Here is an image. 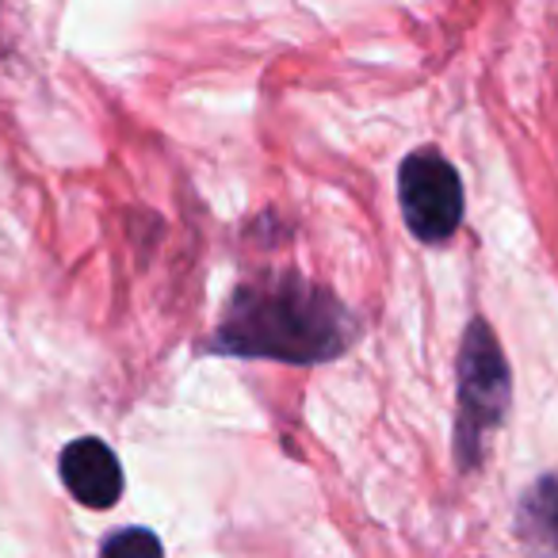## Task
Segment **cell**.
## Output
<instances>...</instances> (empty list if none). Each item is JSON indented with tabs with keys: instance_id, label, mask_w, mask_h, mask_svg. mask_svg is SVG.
I'll return each instance as SVG.
<instances>
[{
	"instance_id": "cell-1",
	"label": "cell",
	"mask_w": 558,
	"mask_h": 558,
	"mask_svg": "<svg viewBox=\"0 0 558 558\" xmlns=\"http://www.w3.org/2000/svg\"><path fill=\"white\" fill-rule=\"evenodd\" d=\"M356 337L360 318L329 288L299 271H264L238 283L207 352L314 367L341 360Z\"/></svg>"
},
{
	"instance_id": "cell-4",
	"label": "cell",
	"mask_w": 558,
	"mask_h": 558,
	"mask_svg": "<svg viewBox=\"0 0 558 558\" xmlns=\"http://www.w3.org/2000/svg\"><path fill=\"white\" fill-rule=\"evenodd\" d=\"M58 474L73 501H81L85 509H111L123 497V466H119L116 451L96 436L65 444L58 456Z\"/></svg>"
},
{
	"instance_id": "cell-6",
	"label": "cell",
	"mask_w": 558,
	"mask_h": 558,
	"mask_svg": "<svg viewBox=\"0 0 558 558\" xmlns=\"http://www.w3.org/2000/svg\"><path fill=\"white\" fill-rule=\"evenodd\" d=\"M100 558H165V547L149 527H119L104 539Z\"/></svg>"
},
{
	"instance_id": "cell-5",
	"label": "cell",
	"mask_w": 558,
	"mask_h": 558,
	"mask_svg": "<svg viewBox=\"0 0 558 558\" xmlns=\"http://www.w3.org/2000/svg\"><path fill=\"white\" fill-rule=\"evenodd\" d=\"M520 532L558 558V478H539L520 501Z\"/></svg>"
},
{
	"instance_id": "cell-3",
	"label": "cell",
	"mask_w": 558,
	"mask_h": 558,
	"mask_svg": "<svg viewBox=\"0 0 558 558\" xmlns=\"http://www.w3.org/2000/svg\"><path fill=\"white\" fill-rule=\"evenodd\" d=\"M398 207L410 233L425 245H440L463 226L466 195L456 165L436 146H421L398 169Z\"/></svg>"
},
{
	"instance_id": "cell-2",
	"label": "cell",
	"mask_w": 558,
	"mask_h": 558,
	"mask_svg": "<svg viewBox=\"0 0 558 558\" xmlns=\"http://www.w3.org/2000/svg\"><path fill=\"white\" fill-rule=\"evenodd\" d=\"M512 375L494 326L474 318L463 329L456 360V463L459 471H474L486 456L489 433L509 413Z\"/></svg>"
}]
</instances>
